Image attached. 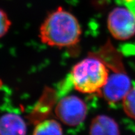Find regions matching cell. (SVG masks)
I'll return each instance as SVG.
<instances>
[{
  "instance_id": "1",
  "label": "cell",
  "mask_w": 135,
  "mask_h": 135,
  "mask_svg": "<svg viewBox=\"0 0 135 135\" xmlns=\"http://www.w3.org/2000/svg\"><path fill=\"white\" fill-rule=\"evenodd\" d=\"M39 32L40 40L45 45L60 48H70L79 43L82 29L76 17L58 7L47 15Z\"/></svg>"
},
{
  "instance_id": "2",
  "label": "cell",
  "mask_w": 135,
  "mask_h": 135,
  "mask_svg": "<svg viewBox=\"0 0 135 135\" xmlns=\"http://www.w3.org/2000/svg\"><path fill=\"white\" fill-rule=\"evenodd\" d=\"M109 78V69L94 53L73 67L70 78L73 86L82 93H99Z\"/></svg>"
},
{
  "instance_id": "3",
  "label": "cell",
  "mask_w": 135,
  "mask_h": 135,
  "mask_svg": "<svg viewBox=\"0 0 135 135\" xmlns=\"http://www.w3.org/2000/svg\"><path fill=\"white\" fill-rule=\"evenodd\" d=\"M55 114L61 122L73 127L80 125L85 120L87 106L84 101L77 96H66L57 103Z\"/></svg>"
},
{
  "instance_id": "4",
  "label": "cell",
  "mask_w": 135,
  "mask_h": 135,
  "mask_svg": "<svg viewBox=\"0 0 135 135\" xmlns=\"http://www.w3.org/2000/svg\"><path fill=\"white\" fill-rule=\"evenodd\" d=\"M107 26L118 40H127L135 35V14L126 7H116L109 13Z\"/></svg>"
},
{
  "instance_id": "5",
  "label": "cell",
  "mask_w": 135,
  "mask_h": 135,
  "mask_svg": "<svg viewBox=\"0 0 135 135\" xmlns=\"http://www.w3.org/2000/svg\"><path fill=\"white\" fill-rule=\"evenodd\" d=\"M131 89L130 78L126 71L113 72L99 93L109 104L123 100Z\"/></svg>"
},
{
  "instance_id": "6",
  "label": "cell",
  "mask_w": 135,
  "mask_h": 135,
  "mask_svg": "<svg viewBox=\"0 0 135 135\" xmlns=\"http://www.w3.org/2000/svg\"><path fill=\"white\" fill-rule=\"evenodd\" d=\"M27 126L21 116L6 113L0 117V135H26Z\"/></svg>"
},
{
  "instance_id": "7",
  "label": "cell",
  "mask_w": 135,
  "mask_h": 135,
  "mask_svg": "<svg viewBox=\"0 0 135 135\" xmlns=\"http://www.w3.org/2000/svg\"><path fill=\"white\" fill-rule=\"evenodd\" d=\"M94 54L113 72L126 71L120 53L114 48L109 41H108L98 53Z\"/></svg>"
},
{
  "instance_id": "8",
  "label": "cell",
  "mask_w": 135,
  "mask_h": 135,
  "mask_svg": "<svg viewBox=\"0 0 135 135\" xmlns=\"http://www.w3.org/2000/svg\"><path fill=\"white\" fill-rule=\"evenodd\" d=\"M89 135H120V132L114 119L101 114L92 119L89 126Z\"/></svg>"
},
{
  "instance_id": "9",
  "label": "cell",
  "mask_w": 135,
  "mask_h": 135,
  "mask_svg": "<svg viewBox=\"0 0 135 135\" xmlns=\"http://www.w3.org/2000/svg\"><path fill=\"white\" fill-rule=\"evenodd\" d=\"M33 135H63V128L60 123L55 119H45L36 124Z\"/></svg>"
},
{
  "instance_id": "10",
  "label": "cell",
  "mask_w": 135,
  "mask_h": 135,
  "mask_svg": "<svg viewBox=\"0 0 135 135\" xmlns=\"http://www.w3.org/2000/svg\"><path fill=\"white\" fill-rule=\"evenodd\" d=\"M123 107L125 113L135 119V87L131 88L123 99Z\"/></svg>"
},
{
  "instance_id": "11",
  "label": "cell",
  "mask_w": 135,
  "mask_h": 135,
  "mask_svg": "<svg viewBox=\"0 0 135 135\" xmlns=\"http://www.w3.org/2000/svg\"><path fill=\"white\" fill-rule=\"evenodd\" d=\"M11 26V20L7 13L0 8V38L6 35Z\"/></svg>"
},
{
  "instance_id": "12",
  "label": "cell",
  "mask_w": 135,
  "mask_h": 135,
  "mask_svg": "<svg viewBox=\"0 0 135 135\" xmlns=\"http://www.w3.org/2000/svg\"><path fill=\"white\" fill-rule=\"evenodd\" d=\"M121 2L135 14V0H121Z\"/></svg>"
},
{
  "instance_id": "13",
  "label": "cell",
  "mask_w": 135,
  "mask_h": 135,
  "mask_svg": "<svg viewBox=\"0 0 135 135\" xmlns=\"http://www.w3.org/2000/svg\"><path fill=\"white\" fill-rule=\"evenodd\" d=\"M3 83L2 80H1V79H0V89H1V88H2V86H3Z\"/></svg>"
}]
</instances>
